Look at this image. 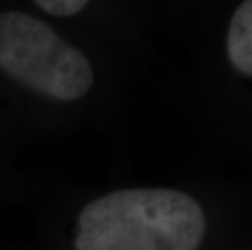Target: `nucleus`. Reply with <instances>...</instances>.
Listing matches in <instances>:
<instances>
[{
  "mask_svg": "<svg viewBox=\"0 0 252 250\" xmlns=\"http://www.w3.org/2000/svg\"><path fill=\"white\" fill-rule=\"evenodd\" d=\"M78 38L111 52L135 33L132 0H17Z\"/></svg>",
  "mask_w": 252,
  "mask_h": 250,
  "instance_id": "obj_3",
  "label": "nucleus"
},
{
  "mask_svg": "<svg viewBox=\"0 0 252 250\" xmlns=\"http://www.w3.org/2000/svg\"><path fill=\"white\" fill-rule=\"evenodd\" d=\"M224 52L236 72L252 77V0H243L234 8L224 34Z\"/></svg>",
  "mask_w": 252,
  "mask_h": 250,
  "instance_id": "obj_4",
  "label": "nucleus"
},
{
  "mask_svg": "<svg viewBox=\"0 0 252 250\" xmlns=\"http://www.w3.org/2000/svg\"><path fill=\"white\" fill-rule=\"evenodd\" d=\"M207 220L190 195L169 189L119 190L78 218L77 250H197Z\"/></svg>",
  "mask_w": 252,
  "mask_h": 250,
  "instance_id": "obj_2",
  "label": "nucleus"
},
{
  "mask_svg": "<svg viewBox=\"0 0 252 250\" xmlns=\"http://www.w3.org/2000/svg\"><path fill=\"white\" fill-rule=\"evenodd\" d=\"M106 56L17 0H0V78L25 96L56 108L91 101Z\"/></svg>",
  "mask_w": 252,
  "mask_h": 250,
  "instance_id": "obj_1",
  "label": "nucleus"
}]
</instances>
